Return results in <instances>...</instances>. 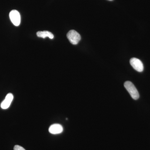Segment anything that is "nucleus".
<instances>
[{"label": "nucleus", "mask_w": 150, "mask_h": 150, "mask_svg": "<svg viewBox=\"0 0 150 150\" xmlns=\"http://www.w3.org/2000/svg\"><path fill=\"white\" fill-rule=\"evenodd\" d=\"M124 86L133 99L136 100L139 99V94L134 84L131 81H127L124 83Z\"/></svg>", "instance_id": "f257e3e1"}, {"label": "nucleus", "mask_w": 150, "mask_h": 150, "mask_svg": "<svg viewBox=\"0 0 150 150\" xmlns=\"http://www.w3.org/2000/svg\"><path fill=\"white\" fill-rule=\"evenodd\" d=\"M67 38L73 45H76L81 39L80 35L74 30H70L67 34Z\"/></svg>", "instance_id": "f03ea898"}, {"label": "nucleus", "mask_w": 150, "mask_h": 150, "mask_svg": "<svg viewBox=\"0 0 150 150\" xmlns=\"http://www.w3.org/2000/svg\"><path fill=\"white\" fill-rule=\"evenodd\" d=\"M10 18L14 25L18 26L20 24L21 16L18 11L13 10L9 13Z\"/></svg>", "instance_id": "7ed1b4c3"}, {"label": "nucleus", "mask_w": 150, "mask_h": 150, "mask_svg": "<svg viewBox=\"0 0 150 150\" xmlns=\"http://www.w3.org/2000/svg\"><path fill=\"white\" fill-rule=\"evenodd\" d=\"M130 63L133 68L137 71L142 72L144 71V65L139 59L135 58H132L130 60Z\"/></svg>", "instance_id": "20e7f679"}, {"label": "nucleus", "mask_w": 150, "mask_h": 150, "mask_svg": "<svg viewBox=\"0 0 150 150\" xmlns=\"http://www.w3.org/2000/svg\"><path fill=\"white\" fill-rule=\"evenodd\" d=\"M13 99V96L12 94L9 93L6 96L5 98L1 103V107L3 109H6L10 106L11 103Z\"/></svg>", "instance_id": "39448f33"}, {"label": "nucleus", "mask_w": 150, "mask_h": 150, "mask_svg": "<svg viewBox=\"0 0 150 150\" xmlns=\"http://www.w3.org/2000/svg\"><path fill=\"white\" fill-rule=\"evenodd\" d=\"M49 132L51 134H58L62 133L63 131V127L59 124H54L49 127Z\"/></svg>", "instance_id": "423d86ee"}, {"label": "nucleus", "mask_w": 150, "mask_h": 150, "mask_svg": "<svg viewBox=\"0 0 150 150\" xmlns=\"http://www.w3.org/2000/svg\"><path fill=\"white\" fill-rule=\"evenodd\" d=\"M37 35L38 37L45 38L48 37L50 39H53L54 35L51 32L48 31H38L37 33Z\"/></svg>", "instance_id": "0eeeda50"}, {"label": "nucleus", "mask_w": 150, "mask_h": 150, "mask_svg": "<svg viewBox=\"0 0 150 150\" xmlns=\"http://www.w3.org/2000/svg\"><path fill=\"white\" fill-rule=\"evenodd\" d=\"M14 150H25L24 148L21 146H18V145H16L14 147Z\"/></svg>", "instance_id": "6e6552de"}, {"label": "nucleus", "mask_w": 150, "mask_h": 150, "mask_svg": "<svg viewBox=\"0 0 150 150\" xmlns=\"http://www.w3.org/2000/svg\"><path fill=\"white\" fill-rule=\"evenodd\" d=\"M108 1H112V0H108Z\"/></svg>", "instance_id": "1a4fd4ad"}]
</instances>
